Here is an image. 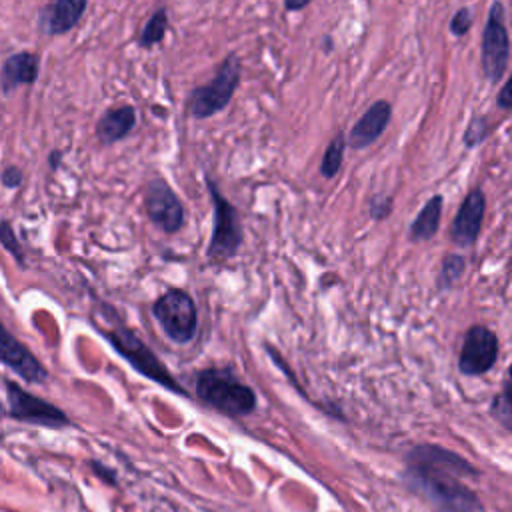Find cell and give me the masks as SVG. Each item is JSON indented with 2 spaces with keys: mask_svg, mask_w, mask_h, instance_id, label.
<instances>
[{
  "mask_svg": "<svg viewBox=\"0 0 512 512\" xmlns=\"http://www.w3.org/2000/svg\"><path fill=\"white\" fill-rule=\"evenodd\" d=\"M510 382L508 378H504V386L502 392L492 400L490 406V414L504 426V430H510V418H512V410H510Z\"/></svg>",
  "mask_w": 512,
  "mask_h": 512,
  "instance_id": "7402d4cb",
  "label": "cell"
},
{
  "mask_svg": "<svg viewBox=\"0 0 512 512\" xmlns=\"http://www.w3.org/2000/svg\"><path fill=\"white\" fill-rule=\"evenodd\" d=\"M486 214V194L480 186H474L460 202L454 220L450 224V240L458 248H470L478 242Z\"/></svg>",
  "mask_w": 512,
  "mask_h": 512,
  "instance_id": "8fae6325",
  "label": "cell"
},
{
  "mask_svg": "<svg viewBox=\"0 0 512 512\" xmlns=\"http://www.w3.org/2000/svg\"><path fill=\"white\" fill-rule=\"evenodd\" d=\"M392 118V106L388 100H376L372 102L362 116L352 124V128L348 130L346 138V146H350L352 150H364L368 146H372L388 128Z\"/></svg>",
  "mask_w": 512,
  "mask_h": 512,
  "instance_id": "4fadbf2b",
  "label": "cell"
},
{
  "mask_svg": "<svg viewBox=\"0 0 512 512\" xmlns=\"http://www.w3.org/2000/svg\"><path fill=\"white\" fill-rule=\"evenodd\" d=\"M100 334L110 342V346L140 374H144L148 380L160 384L162 388L188 396V392L180 386V382L168 372L164 362L136 336L134 330L126 328L124 324L116 322L110 328H98Z\"/></svg>",
  "mask_w": 512,
  "mask_h": 512,
  "instance_id": "3957f363",
  "label": "cell"
},
{
  "mask_svg": "<svg viewBox=\"0 0 512 512\" xmlns=\"http://www.w3.org/2000/svg\"><path fill=\"white\" fill-rule=\"evenodd\" d=\"M60 162H62V152L60 150H52L50 152V158H48V164L52 170H58L60 168Z\"/></svg>",
  "mask_w": 512,
  "mask_h": 512,
  "instance_id": "f1b7e54d",
  "label": "cell"
},
{
  "mask_svg": "<svg viewBox=\"0 0 512 512\" xmlns=\"http://www.w3.org/2000/svg\"><path fill=\"white\" fill-rule=\"evenodd\" d=\"M196 396L226 416H248L256 408L254 390L230 368H204L196 378Z\"/></svg>",
  "mask_w": 512,
  "mask_h": 512,
  "instance_id": "7a4b0ae2",
  "label": "cell"
},
{
  "mask_svg": "<svg viewBox=\"0 0 512 512\" xmlns=\"http://www.w3.org/2000/svg\"><path fill=\"white\" fill-rule=\"evenodd\" d=\"M0 244L4 246V250H6L8 254L14 256V260H16L20 266H24V262H26L24 250H22L18 238H16V232H14V226H12L10 220H2V222H0Z\"/></svg>",
  "mask_w": 512,
  "mask_h": 512,
  "instance_id": "603a6c76",
  "label": "cell"
},
{
  "mask_svg": "<svg viewBox=\"0 0 512 512\" xmlns=\"http://www.w3.org/2000/svg\"><path fill=\"white\" fill-rule=\"evenodd\" d=\"M40 74V58L34 52H14L8 56L0 70L2 92L8 94L22 84H34Z\"/></svg>",
  "mask_w": 512,
  "mask_h": 512,
  "instance_id": "9a60e30c",
  "label": "cell"
},
{
  "mask_svg": "<svg viewBox=\"0 0 512 512\" xmlns=\"http://www.w3.org/2000/svg\"><path fill=\"white\" fill-rule=\"evenodd\" d=\"M144 212L166 234H178L186 224V210L172 186L156 176L144 186Z\"/></svg>",
  "mask_w": 512,
  "mask_h": 512,
  "instance_id": "9c48e42d",
  "label": "cell"
},
{
  "mask_svg": "<svg viewBox=\"0 0 512 512\" xmlns=\"http://www.w3.org/2000/svg\"><path fill=\"white\" fill-rule=\"evenodd\" d=\"M88 0H54L38 14V28L46 36H62L76 28L86 12Z\"/></svg>",
  "mask_w": 512,
  "mask_h": 512,
  "instance_id": "5bb4252c",
  "label": "cell"
},
{
  "mask_svg": "<svg viewBox=\"0 0 512 512\" xmlns=\"http://www.w3.org/2000/svg\"><path fill=\"white\" fill-rule=\"evenodd\" d=\"M152 314L164 334L176 344H188L196 336L198 310L194 298L182 288L166 290L152 304Z\"/></svg>",
  "mask_w": 512,
  "mask_h": 512,
  "instance_id": "8992f818",
  "label": "cell"
},
{
  "mask_svg": "<svg viewBox=\"0 0 512 512\" xmlns=\"http://www.w3.org/2000/svg\"><path fill=\"white\" fill-rule=\"evenodd\" d=\"M344 150H346V138H344V132H336L334 138L330 140V144L326 146L324 154H322V160H320V176L326 178V180H332L342 164H344Z\"/></svg>",
  "mask_w": 512,
  "mask_h": 512,
  "instance_id": "ac0fdd59",
  "label": "cell"
},
{
  "mask_svg": "<svg viewBox=\"0 0 512 512\" xmlns=\"http://www.w3.org/2000/svg\"><path fill=\"white\" fill-rule=\"evenodd\" d=\"M496 104L504 112L512 108V80L510 78H506V82L500 86L498 96H496Z\"/></svg>",
  "mask_w": 512,
  "mask_h": 512,
  "instance_id": "4316f807",
  "label": "cell"
},
{
  "mask_svg": "<svg viewBox=\"0 0 512 512\" xmlns=\"http://www.w3.org/2000/svg\"><path fill=\"white\" fill-rule=\"evenodd\" d=\"M136 128V108L130 104L114 106L104 110V114L96 122V138L100 144L110 146L116 144Z\"/></svg>",
  "mask_w": 512,
  "mask_h": 512,
  "instance_id": "2e32d148",
  "label": "cell"
},
{
  "mask_svg": "<svg viewBox=\"0 0 512 512\" xmlns=\"http://www.w3.org/2000/svg\"><path fill=\"white\" fill-rule=\"evenodd\" d=\"M2 416H4V406H2V402H0V420H2Z\"/></svg>",
  "mask_w": 512,
  "mask_h": 512,
  "instance_id": "f546056e",
  "label": "cell"
},
{
  "mask_svg": "<svg viewBox=\"0 0 512 512\" xmlns=\"http://www.w3.org/2000/svg\"><path fill=\"white\" fill-rule=\"evenodd\" d=\"M498 348V336L488 326H470L460 346L458 370L464 376H480L490 372L498 360Z\"/></svg>",
  "mask_w": 512,
  "mask_h": 512,
  "instance_id": "30bf717a",
  "label": "cell"
},
{
  "mask_svg": "<svg viewBox=\"0 0 512 512\" xmlns=\"http://www.w3.org/2000/svg\"><path fill=\"white\" fill-rule=\"evenodd\" d=\"M464 272H466V258L458 252H448L440 264L438 282H436L438 290H450L454 284L460 282Z\"/></svg>",
  "mask_w": 512,
  "mask_h": 512,
  "instance_id": "ffe728a7",
  "label": "cell"
},
{
  "mask_svg": "<svg viewBox=\"0 0 512 512\" xmlns=\"http://www.w3.org/2000/svg\"><path fill=\"white\" fill-rule=\"evenodd\" d=\"M0 362H4L24 382L42 384L48 378L44 364L30 352L26 344H22L10 330H6L2 322H0Z\"/></svg>",
  "mask_w": 512,
  "mask_h": 512,
  "instance_id": "7c38bea8",
  "label": "cell"
},
{
  "mask_svg": "<svg viewBox=\"0 0 512 512\" xmlns=\"http://www.w3.org/2000/svg\"><path fill=\"white\" fill-rule=\"evenodd\" d=\"M242 78V62L238 54H228L214 74V78L206 84H200L190 90L186 98V110L196 120H206L222 112L230 100L234 98Z\"/></svg>",
  "mask_w": 512,
  "mask_h": 512,
  "instance_id": "277c9868",
  "label": "cell"
},
{
  "mask_svg": "<svg viewBox=\"0 0 512 512\" xmlns=\"http://www.w3.org/2000/svg\"><path fill=\"white\" fill-rule=\"evenodd\" d=\"M472 24H474V12H472V8H470V6H462V8H458V10L454 12V16L450 18L448 28H450V34H452V36L462 38V36H466V34L470 32Z\"/></svg>",
  "mask_w": 512,
  "mask_h": 512,
  "instance_id": "cb8c5ba5",
  "label": "cell"
},
{
  "mask_svg": "<svg viewBox=\"0 0 512 512\" xmlns=\"http://www.w3.org/2000/svg\"><path fill=\"white\" fill-rule=\"evenodd\" d=\"M442 206H444L442 194H434L426 200V204L420 208L416 218L410 222V228H408L410 242H428L436 236L442 222Z\"/></svg>",
  "mask_w": 512,
  "mask_h": 512,
  "instance_id": "e0dca14e",
  "label": "cell"
},
{
  "mask_svg": "<svg viewBox=\"0 0 512 512\" xmlns=\"http://www.w3.org/2000/svg\"><path fill=\"white\" fill-rule=\"evenodd\" d=\"M166 32H168V12H166V8L160 6L152 12V16L142 26V30L138 34V46L152 48L164 40Z\"/></svg>",
  "mask_w": 512,
  "mask_h": 512,
  "instance_id": "d6986e66",
  "label": "cell"
},
{
  "mask_svg": "<svg viewBox=\"0 0 512 512\" xmlns=\"http://www.w3.org/2000/svg\"><path fill=\"white\" fill-rule=\"evenodd\" d=\"M482 72L490 84H498L510 64V36L506 28V10L500 0H494L482 30Z\"/></svg>",
  "mask_w": 512,
  "mask_h": 512,
  "instance_id": "52a82bcc",
  "label": "cell"
},
{
  "mask_svg": "<svg viewBox=\"0 0 512 512\" xmlns=\"http://www.w3.org/2000/svg\"><path fill=\"white\" fill-rule=\"evenodd\" d=\"M476 476L478 470L466 458L436 444L412 446L402 474L406 486L434 512H486L464 482Z\"/></svg>",
  "mask_w": 512,
  "mask_h": 512,
  "instance_id": "6da1fadb",
  "label": "cell"
},
{
  "mask_svg": "<svg viewBox=\"0 0 512 512\" xmlns=\"http://www.w3.org/2000/svg\"><path fill=\"white\" fill-rule=\"evenodd\" d=\"M6 396H8V414L18 422L54 428V430L70 426V418L66 416L64 410L34 396L32 392H28L26 388L18 386L12 380L6 382Z\"/></svg>",
  "mask_w": 512,
  "mask_h": 512,
  "instance_id": "ba28073f",
  "label": "cell"
},
{
  "mask_svg": "<svg viewBox=\"0 0 512 512\" xmlns=\"http://www.w3.org/2000/svg\"><path fill=\"white\" fill-rule=\"evenodd\" d=\"M0 178H2V184L6 188H18L22 184V180H24V172L18 166H6L2 170Z\"/></svg>",
  "mask_w": 512,
  "mask_h": 512,
  "instance_id": "484cf974",
  "label": "cell"
},
{
  "mask_svg": "<svg viewBox=\"0 0 512 512\" xmlns=\"http://www.w3.org/2000/svg\"><path fill=\"white\" fill-rule=\"evenodd\" d=\"M490 132H492V124L488 122V116H474L464 130L462 142L468 150H472L480 146L490 136Z\"/></svg>",
  "mask_w": 512,
  "mask_h": 512,
  "instance_id": "44dd1931",
  "label": "cell"
},
{
  "mask_svg": "<svg viewBox=\"0 0 512 512\" xmlns=\"http://www.w3.org/2000/svg\"><path fill=\"white\" fill-rule=\"evenodd\" d=\"M206 190L212 200V236L206 246V256L214 262L230 260L238 254L244 242V228L238 208L218 190L216 182L204 174Z\"/></svg>",
  "mask_w": 512,
  "mask_h": 512,
  "instance_id": "5b68a950",
  "label": "cell"
},
{
  "mask_svg": "<svg viewBox=\"0 0 512 512\" xmlns=\"http://www.w3.org/2000/svg\"><path fill=\"white\" fill-rule=\"evenodd\" d=\"M312 2L314 0H284V10L286 12H300V10H304Z\"/></svg>",
  "mask_w": 512,
  "mask_h": 512,
  "instance_id": "83f0119b",
  "label": "cell"
},
{
  "mask_svg": "<svg viewBox=\"0 0 512 512\" xmlns=\"http://www.w3.org/2000/svg\"><path fill=\"white\" fill-rule=\"evenodd\" d=\"M394 208V200L388 194H372L368 198V216L372 220H386Z\"/></svg>",
  "mask_w": 512,
  "mask_h": 512,
  "instance_id": "d4e9b609",
  "label": "cell"
}]
</instances>
